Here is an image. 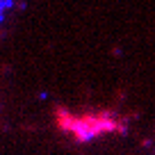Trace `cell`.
<instances>
[{
    "mask_svg": "<svg viewBox=\"0 0 155 155\" xmlns=\"http://www.w3.org/2000/svg\"><path fill=\"white\" fill-rule=\"evenodd\" d=\"M55 126L59 132L68 135L75 141H91L96 137L110 135V132H126V121L123 116L114 112H73L57 107L55 110Z\"/></svg>",
    "mask_w": 155,
    "mask_h": 155,
    "instance_id": "1",
    "label": "cell"
}]
</instances>
